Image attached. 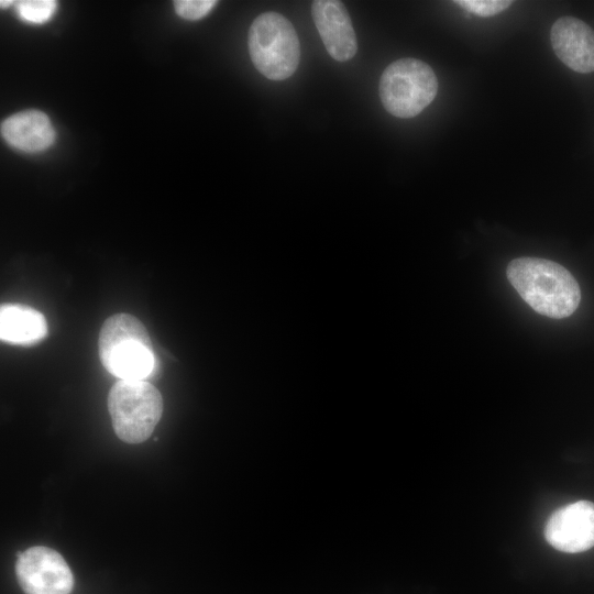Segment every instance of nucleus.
<instances>
[{
  "label": "nucleus",
  "mask_w": 594,
  "mask_h": 594,
  "mask_svg": "<svg viewBox=\"0 0 594 594\" xmlns=\"http://www.w3.org/2000/svg\"><path fill=\"white\" fill-rule=\"evenodd\" d=\"M507 278L538 314L553 319L571 316L581 300L578 282L560 264L538 257H519L507 266Z\"/></svg>",
  "instance_id": "obj_1"
},
{
  "label": "nucleus",
  "mask_w": 594,
  "mask_h": 594,
  "mask_svg": "<svg viewBox=\"0 0 594 594\" xmlns=\"http://www.w3.org/2000/svg\"><path fill=\"white\" fill-rule=\"evenodd\" d=\"M99 356L105 369L119 380L146 381L157 361L145 326L130 314L107 318L99 333Z\"/></svg>",
  "instance_id": "obj_2"
},
{
  "label": "nucleus",
  "mask_w": 594,
  "mask_h": 594,
  "mask_svg": "<svg viewBox=\"0 0 594 594\" xmlns=\"http://www.w3.org/2000/svg\"><path fill=\"white\" fill-rule=\"evenodd\" d=\"M249 52L255 68L271 80H284L297 69L300 44L293 24L277 12L256 16L249 31Z\"/></svg>",
  "instance_id": "obj_3"
},
{
  "label": "nucleus",
  "mask_w": 594,
  "mask_h": 594,
  "mask_svg": "<svg viewBox=\"0 0 594 594\" xmlns=\"http://www.w3.org/2000/svg\"><path fill=\"white\" fill-rule=\"evenodd\" d=\"M112 427L123 442L136 444L153 432L163 414V398L147 381L119 380L108 395Z\"/></svg>",
  "instance_id": "obj_4"
},
{
  "label": "nucleus",
  "mask_w": 594,
  "mask_h": 594,
  "mask_svg": "<svg viewBox=\"0 0 594 594\" xmlns=\"http://www.w3.org/2000/svg\"><path fill=\"white\" fill-rule=\"evenodd\" d=\"M438 80L432 68L416 58H400L383 72L378 94L384 108L394 117L413 118L435 99Z\"/></svg>",
  "instance_id": "obj_5"
},
{
  "label": "nucleus",
  "mask_w": 594,
  "mask_h": 594,
  "mask_svg": "<svg viewBox=\"0 0 594 594\" xmlns=\"http://www.w3.org/2000/svg\"><path fill=\"white\" fill-rule=\"evenodd\" d=\"M15 576L25 594H69L74 587V576L65 559L45 546L19 553Z\"/></svg>",
  "instance_id": "obj_6"
},
{
  "label": "nucleus",
  "mask_w": 594,
  "mask_h": 594,
  "mask_svg": "<svg viewBox=\"0 0 594 594\" xmlns=\"http://www.w3.org/2000/svg\"><path fill=\"white\" fill-rule=\"evenodd\" d=\"M544 538L554 549L566 553L594 547V503L578 501L558 508L546 524Z\"/></svg>",
  "instance_id": "obj_7"
},
{
  "label": "nucleus",
  "mask_w": 594,
  "mask_h": 594,
  "mask_svg": "<svg viewBox=\"0 0 594 594\" xmlns=\"http://www.w3.org/2000/svg\"><path fill=\"white\" fill-rule=\"evenodd\" d=\"M311 14L328 54L338 62L351 59L358 51L356 35L349 12L338 0H316Z\"/></svg>",
  "instance_id": "obj_8"
},
{
  "label": "nucleus",
  "mask_w": 594,
  "mask_h": 594,
  "mask_svg": "<svg viewBox=\"0 0 594 594\" xmlns=\"http://www.w3.org/2000/svg\"><path fill=\"white\" fill-rule=\"evenodd\" d=\"M552 48L569 68L581 74L594 72V31L573 16L558 19L550 32Z\"/></svg>",
  "instance_id": "obj_9"
},
{
  "label": "nucleus",
  "mask_w": 594,
  "mask_h": 594,
  "mask_svg": "<svg viewBox=\"0 0 594 594\" xmlns=\"http://www.w3.org/2000/svg\"><path fill=\"white\" fill-rule=\"evenodd\" d=\"M1 135L12 147L35 153L48 148L55 140L50 118L38 110L16 112L1 123Z\"/></svg>",
  "instance_id": "obj_10"
},
{
  "label": "nucleus",
  "mask_w": 594,
  "mask_h": 594,
  "mask_svg": "<svg viewBox=\"0 0 594 594\" xmlns=\"http://www.w3.org/2000/svg\"><path fill=\"white\" fill-rule=\"evenodd\" d=\"M47 332V321L38 310L21 304L1 305L0 339L2 342L30 346L41 342Z\"/></svg>",
  "instance_id": "obj_11"
},
{
  "label": "nucleus",
  "mask_w": 594,
  "mask_h": 594,
  "mask_svg": "<svg viewBox=\"0 0 594 594\" xmlns=\"http://www.w3.org/2000/svg\"><path fill=\"white\" fill-rule=\"evenodd\" d=\"M20 18L30 23H44L48 21L56 10L53 0H23L15 2Z\"/></svg>",
  "instance_id": "obj_12"
},
{
  "label": "nucleus",
  "mask_w": 594,
  "mask_h": 594,
  "mask_svg": "<svg viewBox=\"0 0 594 594\" xmlns=\"http://www.w3.org/2000/svg\"><path fill=\"white\" fill-rule=\"evenodd\" d=\"M457 4L479 16H492L506 10L513 2L507 0H458Z\"/></svg>",
  "instance_id": "obj_13"
},
{
  "label": "nucleus",
  "mask_w": 594,
  "mask_h": 594,
  "mask_svg": "<svg viewBox=\"0 0 594 594\" xmlns=\"http://www.w3.org/2000/svg\"><path fill=\"white\" fill-rule=\"evenodd\" d=\"M216 3L215 0H177L174 8L183 19L195 21L206 16Z\"/></svg>",
  "instance_id": "obj_14"
},
{
  "label": "nucleus",
  "mask_w": 594,
  "mask_h": 594,
  "mask_svg": "<svg viewBox=\"0 0 594 594\" xmlns=\"http://www.w3.org/2000/svg\"><path fill=\"white\" fill-rule=\"evenodd\" d=\"M13 2L11 0H8V1H4V0H1L0 1V6L1 8H8L9 6H11Z\"/></svg>",
  "instance_id": "obj_15"
}]
</instances>
